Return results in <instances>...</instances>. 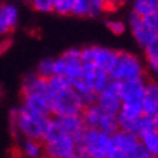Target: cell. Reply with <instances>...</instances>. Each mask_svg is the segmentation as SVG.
Instances as JSON below:
<instances>
[{
    "label": "cell",
    "mask_w": 158,
    "mask_h": 158,
    "mask_svg": "<svg viewBox=\"0 0 158 158\" xmlns=\"http://www.w3.org/2000/svg\"><path fill=\"white\" fill-rule=\"evenodd\" d=\"M55 74L67 77L70 81L83 74V64L80 58V49L71 48L55 58Z\"/></svg>",
    "instance_id": "7"
},
{
    "label": "cell",
    "mask_w": 158,
    "mask_h": 158,
    "mask_svg": "<svg viewBox=\"0 0 158 158\" xmlns=\"http://www.w3.org/2000/svg\"><path fill=\"white\" fill-rule=\"evenodd\" d=\"M62 126V129L65 131V134L71 135L73 138H76L77 135L80 134L86 125L81 119V115H65V116H55Z\"/></svg>",
    "instance_id": "17"
},
{
    "label": "cell",
    "mask_w": 158,
    "mask_h": 158,
    "mask_svg": "<svg viewBox=\"0 0 158 158\" xmlns=\"http://www.w3.org/2000/svg\"><path fill=\"white\" fill-rule=\"evenodd\" d=\"M109 76L115 81L145 78V67L134 54L126 51H116V58L109 70Z\"/></svg>",
    "instance_id": "5"
},
{
    "label": "cell",
    "mask_w": 158,
    "mask_h": 158,
    "mask_svg": "<svg viewBox=\"0 0 158 158\" xmlns=\"http://www.w3.org/2000/svg\"><path fill=\"white\" fill-rule=\"evenodd\" d=\"M96 103L106 113L118 115L120 106H122V100H120L119 93H118V86H116L115 80H112L109 83V86H106L100 93H97Z\"/></svg>",
    "instance_id": "9"
},
{
    "label": "cell",
    "mask_w": 158,
    "mask_h": 158,
    "mask_svg": "<svg viewBox=\"0 0 158 158\" xmlns=\"http://www.w3.org/2000/svg\"><path fill=\"white\" fill-rule=\"evenodd\" d=\"M48 89V80L41 77L39 74H28L22 81V89H20V94L26 96V94H35V93H41L45 94Z\"/></svg>",
    "instance_id": "15"
},
{
    "label": "cell",
    "mask_w": 158,
    "mask_h": 158,
    "mask_svg": "<svg viewBox=\"0 0 158 158\" xmlns=\"http://www.w3.org/2000/svg\"><path fill=\"white\" fill-rule=\"evenodd\" d=\"M106 13L103 0H87V18H97Z\"/></svg>",
    "instance_id": "26"
},
{
    "label": "cell",
    "mask_w": 158,
    "mask_h": 158,
    "mask_svg": "<svg viewBox=\"0 0 158 158\" xmlns=\"http://www.w3.org/2000/svg\"><path fill=\"white\" fill-rule=\"evenodd\" d=\"M139 139L145 148L148 149L151 157H158V131L152 129L149 132H145L144 135L139 136Z\"/></svg>",
    "instance_id": "24"
},
{
    "label": "cell",
    "mask_w": 158,
    "mask_h": 158,
    "mask_svg": "<svg viewBox=\"0 0 158 158\" xmlns=\"http://www.w3.org/2000/svg\"><path fill=\"white\" fill-rule=\"evenodd\" d=\"M19 12L16 6L3 3L0 5V36H9L18 26Z\"/></svg>",
    "instance_id": "12"
},
{
    "label": "cell",
    "mask_w": 158,
    "mask_h": 158,
    "mask_svg": "<svg viewBox=\"0 0 158 158\" xmlns=\"http://www.w3.org/2000/svg\"><path fill=\"white\" fill-rule=\"evenodd\" d=\"M152 122H154V128H155V131H158V112L152 115Z\"/></svg>",
    "instance_id": "36"
},
{
    "label": "cell",
    "mask_w": 158,
    "mask_h": 158,
    "mask_svg": "<svg viewBox=\"0 0 158 158\" xmlns=\"http://www.w3.org/2000/svg\"><path fill=\"white\" fill-rule=\"evenodd\" d=\"M129 29H131V34L132 36L135 38L136 44L141 45L144 48L147 44H149L155 38V32L154 29L147 23V20L142 18V16H138L136 13H132L129 15Z\"/></svg>",
    "instance_id": "10"
},
{
    "label": "cell",
    "mask_w": 158,
    "mask_h": 158,
    "mask_svg": "<svg viewBox=\"0 0 158 158\" xmlns=\"http://www.w3.org/2000/svg\"><path fill=\"white\" fill-rule=\"evenodd\" d=\"M105 2V7L106 12H113L119 7V2L118 0H103Z\"/></svg>",
    "instance_id": "35"
},
{
    "label": "cell",
    "mask_w": 158,
    "mask_h": 158,
    "mask_svg": "<svg viewBox=\"0 0 158 158\" xmlns=\"http://www.w3.org/2000/svg\"><path fill=\"white\" fill-rule=\"evenodd\" d=\"M49 116L39 115L26 107L16 109L10 113V126H12V135L18 138L19 135L25 138L41 139L42 138L44 128L48 122Z\"/></svg>",
    "instance_id": "1"
},
{
    "label": "cell",
    "mask_w": 158,
    "mask_h": 158,
    "mask_svg": "<svg viewBox=\"0 0 158 158\" xmlns=\"http://www.w3.org/2000/svg\"><path fill=\"white\" fill-rule=\"evenodd\" d=\"M152 129H155V128H154V122H152V116L141 115L139 118H136V119L132 122V126H131L129 132L141 136V135H144L145 132H149V131H152Z\"/></svg>",
    "instance_id": "21"
},
{
    "label": "cell",
    "mask_w": 158,
    "mask_h": 158,
    "mask_svg": "<svg viewBox=\"0 0 158 158\" xmlns=\"http://www.w3.org/2000/svg\"><path fill=\"white\" fill-rule=\"evenodd\" d=\"M158 10L157 0H132V12L138 16H148Z\"/></svg>",
    "instance_id": "20"
},
{
    "label": "cell",
    "mask_w": 158,
    "mask_h": 158,
    "mask_svg": "<svg viewBox=\"0 0 158 158\" xmlns=\"http://www.w3.org/2000/svg\"><path fill=\"white\" fill-rule=\"evenodd\" d=\"M155 36H157V38H158V31H157V32H155Z\"/></svg>",
    "instance_id": "38"
},
{
    "label": "cell",
    "mask_w": 158,
    "mask_h": 158,
    "mask_svg": "<svg viewBox=\"0 0 158 158\" xmlns=\"http://www.w3.org/2000/svg\"><path fill=\"white\" fill-rule=\"evenodd\" d=\"M80 115H81V119L87 128H97L102 115H103V110L100 109V106L97 103H93V105L83 107Z\"/></svg>",
    "instance_id": "19"
},
{
    "label": "cell",
    "mask_w": 158,
    "mask_h": 158,
    "mask_svg": "<svg viewBox=\"0 0 158 158\" xmlns=\"http://www.w3.org/2000/svg\"><path fill=\"white\" fill-rule=\"evenodd\" d=\"M144 19L147 20V23L154 29V32H157L158 31V10L154 12V13H151V15H148V16H145Z\"/></svg>",
    "instance_id": "32"
},
{
    "label": "cell",
    "mask_w": 158,
    "mask_h": 158,
    "mask_svg": "<svg viewBox=\"0 0 158 158\" xmlns=\"http://www.w3.org/2000/svg\"><path fill=\"white\" fill-rule=\"evenodd\" d=\"M31 2V5L35 10H38L41 13H48V12H54V5L52 0H28Z\"/></svg>",
    "instance_id": "29"
},
{
    "label": "cell",
    "mask_w": 158,
    "mask_h": 158,
    "mask_svg": "<svg viewBox=\"0 0 158 158\" xmlns=\"http://www.w3.org/2000/svg\"><path fill=\"white\" fill-rule=\"evenodd\" d=\"M22 154L31 158H38L44 154V142L41 139L25 138V142L22 145Z\"/></svg>",
    "instance_id": "22"
},
{
    "label": "cell",
    "mask_w": 158,
    "mask_h": 158,
    "mask_svg": "<svg viewBox=\"0 0 158 158\" xmlns=\"http://www.w3.org/2000/svg\"><path fill=\"white\" fill-rule=\"evenodd\" d=\"M118 2H119V6H122V5H126L129 0H118Z\"/></svg>",
    "instance_id": "37"
},
{
    "label": "cell",
    "mask_w": 158,
    "mask_h": 158,
    "mask_svg": "<svg viewBox=\"0 0 158 158\" xmlns=\"http://www.w3.org/2000/svg\"><path fill=\"white\" fill-rule=\"evenodd\" d=\"M97 129L103 131L107 135H113L116 131H119V123H118L116 115H110V113L103 112V115L100 118V122L97 125Z\"/></svg>",
    "instance_id": "23"
},
{
    "label": "cell",
    "mask_w": 158,
    "mask_h": 158,
    "mask_svg": "<svg viewBox=\"0 0 158 158\" xmlns=\"http://www.w3.org/2000/svg\"><path fill=\"white\" fill-rule=\"evenodd\" d=\"M118 93L122 102H141L145 93V78L116 81Z\"/></svg>",
    "instance_id": "11"
},
{
    "label": "cell",
    "mask_w": 158,
    "mask_h": 158,
    "mask_svg": "<svg viewBox=\"0 0 158 158\" xmlns=\"http://www.w3.org/2000/svg\"><path fill=\"white\" fill-rule=\"evenodd\" d=\"M44 154L52 158H74L77 157L76 139L71 135H62L54 142L44 144Z\"/></svg>",
    "instance_id": "8"
},
{
    "label": "cell",
    "mask_w": 158,
    "mask_h": 158,
    "mask_svg": "<svg viewBox=\"0 0 158 158\" xmlns=\"http://www.w3.org/2000/svg\"><path fill=\"white\" fill-rule=\"evenodd\" d=\"M62 135H65V131L62 129V126L60 125L58 119L54 116V118H49L47 125H45L41 141L44 144H49V142H54L58 138H61Z\"/></svg>",
    "instance_id": "18"
},
{
    "label": "cell",
    "mask_w": 158,
    "mask_h": 158,
    "mask_svg": "<svg viewBox=\"0 0 158 158\" xmlns=\"http://www.w3.org/2000/svg\"><path fill=\"white\" fill-rule=\"evenodd\" d=\"M23 99V107L32 110L35 113H39V115H45L49 116L51 115V107H49V102L47 99L45 94H41V93H35V94H26V96H22Z\"/></svg>",
    "instance_id": "16"
},
{
    "label": "cell",
    "mask_w": 158,
    "mask_h": 158,
    "mask_svg": "<svg viewBox=\"0 0 158 158\" xmlns=\"http://www.w3.org/2000/svg\"><path fill=\"white\" fill-rule=\"evenodd\" d=\"M147 65H148V70H149V71L152 73V76L158 80V57L147 60Z\"/></svg>",
    "instance_id": "33"
},
{
    "label": "cell",
    "mask_w": 158,
    "mask_h": 158,
    "mask_svg": "<svg viewBox=\"0 0 158 158\" xmlns=\"http://www.w3.org/2000/svg\"><path fill=\"white\" fill-rule=\"evenodd\" d=\"M83 78L86 80L91 90L94 93H100L106 86L112 81L109 73L100 68H84L83 67Z\"/></svg>",
    "instance_id": "13"
},
{
    "label": "cell",
    "mask_w": 158,
    "mask_h": 158,
    "mask_svg": "<svg viewBox=\"0 0 158 158\" xmlns=\"http://www.w3.org/2000/svg\"><path fill=\"white\" fill-rule=\"evenodd\" d=\"M71 15L87 18V0H71Z\"/></svg>",
    "instance_id": "27"
},
{
    "label": "cell",
    "mask_w": 158,
    "mask_h": 158,
    "mask_svg": "<svg viewBox=\"0 0 158 158\" xmlns=\"http://www.w3.org/2000/svg\"><path fill=\"white\" fill-rule=\"evenodd\" d=\"M0 94H2V90H0Z\"/></svg>",
    "instance_id": "39"
},
{
    "label": "cell",
    "mask_w": 158,
    "mask_h": 158,
    "mask_svg": "<svg viewBox=\"0 0 158 158\" xmlns=\"http://www.w3.org/2000/svg\"><path fill=\"white\" fill-rule=\"evenodd\" d=\"M142 113L152 116L158 112V80L145 81V93L141 99Z\"/></svg>",
    "instance_id": "14"
},
{
    "label": "cell",
    "mask_w": 158,
    "mask_h": 158,
    "mask_svg": "<svg viewBox=\"0 0 158 158\" xmlns=\"http://www.w3.org/2000/svg\"><path fill=\"white\" fill-rule=\"evenodd\" d=\"M157 2H158V0H157Z\"/></svg>",
    "instance_id": "40"
},
{
    "label": "cell",
    "mask_w": 158,
    "mask_h": 158,
    "mask_svg": "<svg viewBox=\"0 0 158 158\" xmlns=\"http://www.w3.org/2000/svg\"><path fill=\"white\" fill-rule=\"evenodd\" d=\"M54 12L58 15H71V0H52Z\"/></svg>",
    "instance_id": "28"
},
{
    "label": "cell",
    "mask_w": 158,
    "mask_h": 158,
    "mask_svg": "<svg viewBox=\"0 0 158 158\" xmlns=\"http://www.w3.org/2000/svg\"><path fill=\"white\" fill-rule=\"evenodd\" d=\"M77 157L106 158L110 144V135L97 128H84L76 138Z\"/></svg>",
    "instance_id": "3"
},
{
    "label": "cell",
    "mask_w": 158,
    "mask_h": 158,
    "mask_svg": "<svg viewBox=\"0 0 158 158\" xmlns=\"http://www.w3.org/2000/svg\"><path fill=\"white\" fill-rule=\"evenodd\" d=\"M80 58L84 68H100L109 73L116 58V51L106 47H86L80 49Z\"/></svg>",
    "instance_id": "6"
},
{
    "label": "cell",
    "mask_w": 158,
    "mask_h": 158,
    "mask_svg": "<svg viewBox=\"0 0 158 158\" xmlns=\"http://www.w3.org/2000/svg\"><path fill=\"white\" fill-rule=\"evenodd\" d=\"M106 26H107V29H109L113 35H122L125 31H126V25H125L122 20H118V19L106 20Z\"/></svg>",
    "instance_id": "30"
},
{
    "label": "cell",
    "mask_w": 158,
    "mask_h": 158,
    "mask_svg": "<svg viewBox=\"0 0 158 158\" xmlns=\"http://www.w3.org/2000/svg\"><path fill=\"white\" fill-rule=\"evenodd\" d=\"M12 47V39L7 36H0V54H5Z\"/></svg>",
    "instance_id": "34"
},
{
    "label": "cell",
    "mask_w": 158,
    "mask_h": 158,
    "mask_svg": "<svg viewBox=\"0 0 158 158\" xmlns=\"http://www.w3.org/2000/svg\"><path fill=\"white\" fill-rule=\"evenodd\" d=\"M106 158H151V154L141 142L138 135L119 129L110 135Z\"/></svg>",
    "instance_id": "2"
},
{
    "label": "cell",
    "mask_w": 158,
    "mask_h": 158,
    "mask_svg": "<svg viewBox=\"0 0 158 158\" xmlns=\"http://www.w3.org/2000/svg\"><path fill=\"white\" fill-rule=\"evenodd\" d=\"M45 96L49 102L51 115L54 116H65V115H80L83 110V103L80 100L78 93L73 86L64 89H47Z\"/></svg>",
    "instance_id": "4"
},
{
    "label": "cell",
    "mask_w": 158,
    "mask_h": 158,
    "mask_svg": "<svg viewBox=\"0 0 158 158\" xmlns=\"http://www.w3.org/2000/svg\"><path fill=\"white\" fill-rule=\"evenodd\" d=\"M36 74H39L44 78H51L55 74V60L54 58H44L42 61L38 64Z\"/></svg>",
    "instance_id": "25"
},
{
    "label": "cell",
    "mask_w": 158,
    "mask_h": 158,
    "mask_svg": "<svg viewBox=\"0 0 158 158\" xmlns=\"http://www.w3.org/2000/svg\"><path fill=\"white\" fill-rule=\"evenodd\" d=\"M144 49H145V57H147V60L158 57V38L157 36L149 44H147L144 47Z\"/></svg>",
    "instance_id": "31"
}]
</instances>
